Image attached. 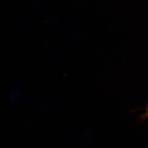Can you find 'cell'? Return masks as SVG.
<instances>
[{"label":"cell","instance_id":"1","mask_svg":"<svg viewBox=\"0 0 148 148\" xmlns=\"http://www.w3.org/2000/svg\"><path fill=\"white\" fill-rule=\"evenodd\" d=\"M145 117H148V107L146 109V113H145Z\"/></svg>","mask_w":148,"mask_h":148}]
</instances>
